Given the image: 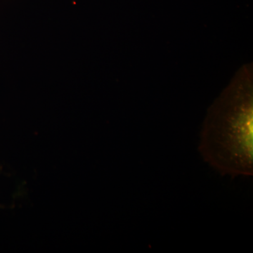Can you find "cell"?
<instances>
[{"label":"cell","instance_id":"6da1fadb","mask_svg":"<svg viewBox=\"0 0 253 253\" xmlns=\"http://www.w3.org/2000/svg\"><path fill=\"white\" fill-rule=\"evenodd\" d=\"M199 150L221 175L253 174L252 65L243 66L208 109Z\"/></svg>","mask_w":253,"mask_h":253}]
</instances>
